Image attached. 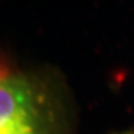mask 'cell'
<instances>
[{
  "instance_id": "cell-1",
  "label": "cell",
  "mask_w": 134,
  "mask_h": 134,
  "mask_svg": "<svg viewBox=\"0 0 134 134\" xmlns=\"http://www.w3.org/2000/svg\"><path fill=\"white\" fill-rule=\"evenodd\" d=\"M0 134H79V110L65 73L50 63L0 71Z\"/></svg>"
}]
</instances>
